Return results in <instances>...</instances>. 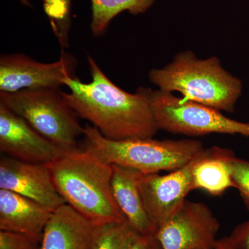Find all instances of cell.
I'll use <instances>...</instances> for the list:
<instances>
[{"mask_svg":"<svg viewBox=\"0 0 249 249\" xmlns=\"http://www.w3.org/2000/svg\"><path fill=\"white\" fill-rule=\"evenodd\" d=\"M91 81L75 76L64 80L70 90L64 99L78 117L89 121L106 138L114 141L152 138L159 130L152 114V90L141 88L137 92L124 91L103 73L88 55Z\"/></svg>","mask_w":249,"mask_h":249,"instance_id":"6da1fadb","label":"cell"},{"mask_svg":"<svg viewBox=\"0 0 249 249\" xmlns=\"http://www.w3.org/2000/svg\"><path fill=\"white\" fill-rule=\"evenodd\" d=\"M46 165L66 204L95 227L127 221L113 195L112 165L79 148Z\"/></svg>","mask_w":249,"mask_h":249,"instance_id":"7a4b0ae2","label":"cell"},{"mask_svg":"<svg viewBox=\"0 0 249 249\" xmlns=\"http://www.w3.org/2000/svg\"><path fill=\"white\" fill-rule=\"evenodd\" d=\"M152 83L165 92L178 91L185 100L232 112L242 83L226 71L216 57L201 60L191 52L178 53L163 69L150 71Z\"/></svg>","mask_w":249,"mask_h":249,"instance_id":"3957f363","label":"cell"},{"mask_svg":"<svg viewBox=\"0 0 249 249\" xmlns=\"http://www.w3.org/2000/svg\"><path fill=\"white\" fill-rule=\"evenodd\" d=\"M83 137L85 150L105 163L133 168L145 175L179 169L204 149L200 142L192 139L111 140L89 124L85 126Z\"/></svg>","mask_w":249,"mask_h":249,"instance_id":"277c9868","label":"cell"},{"mask_svg":"<svg viewBox=\"0 0 249 249\" xmlns=\"http://www.w3.org/2000/svg\"><path fill=\"white\" fill-rule=\"evenodd\" d=\"M0 105L27 121L36 132L62 152L77 150L83 134L76 111L62 96L60 89H27L1 92Z\"/></svg>","mask_w":249,"mask_h":249,"instance_id":"5b68a950","label":"cell"},{"mask_svg":"<svg viewBox=\"0 0 249 249\" xmlns=\"http://www.w3.org/2000/svg\"><path fill=\"white\" fill-rule=\"evenodd\" d=\"M152 114L159 129L174 134L200 136L217 133L249 137V123L229 119L209 106L174 96L161 90L152 91Z\"/></svg>","mask_w":249,"mask_h":249,"instance_id":"8992f818","label":"cell"},{"mask_svg":"<svg viewBox=\"0 0 249 249\" xmlns=\"http://www.w3.org/2000/svg\"><path fill=\"white\" fill-rule=\"evenodd\" d=\"M220 223L204 203L186 200L157 229L162 249H214Z\"/></svg>","mask_w":249,"mask_h":249,"instance_id":"52a82bcc","label":"cell"},{"mask_svg":"<svg viewBox=\"0 0 249 249\" xmlns=\"http://www.w3.org/2000/svg\"><path fill=\"white\" fill-rule=\"evenodd\" d=\"M76 60L62 51L58 61L42 63L23 54L1 55L0 90L13 93L27 89H60L67 77L74 76Z\"/></svg>","mask_w":249,"mask_h":249,"instance_id":"ba28073f","label":"cell"},{"mask_svg":"<svg viewBox=\"0 0 249 249\" xmlns=\"http://www.w3.org/2000/svg\"><path fill=\"white\" fill-rule=\"evenodd\" d=\"M194 159L167 175L140 174L138 183L142 201L157 229L178 212L188 193L193 191Z\"/></svg>","mask_w":249,"mask_h":249,"instance_id":"9c48e42d","label":"cell"},{"mask_svg":"<svg viewBox=\"0 0 249 249\" xmlns=\"http://www.w3.org/2000/svg\"><path fill=\"white\" fill-rule=\"evenodd\" d=\"M0 150L11 158L47 164L63 153L24 121L0 105Z\"/></svg>","mask_w":249,"mask_h":249,"instance_id":"30bf717a","label":"cell"},{"mask_svg":"<svg viewBox=\"0 0 249 249\" xmlns=\"http://www.w3.org/2000/svg\"><path fill=\"white\" fill-rule=\"evenodd\" d=\"M0 189L14 192L52 211L66 204L59 194L48 167L4 157L0 160Z\"/></svg>","mask_w":249,"mask_h":249,"instance_id":"8fae6325","label":"cell"},{"mask_svg":"<svg viewBox=\"0 0 249 249\" xmlns=\"http://www.w3.org/2000/svg\"><path fill=\"white\" fill-rule=\"evenodd\" d=\"M53 211L14 192L0 189V230L19 232L40 242Z\"/></svg>","mask_w":249,"mask_h":249,"instance_id":"7c38bea8","label":"cell"},{"mask_svg":"<svg viewBox=\"0 0 249 249\" xmlns=\"http://www.w3.org/2000/svg\"><path fill=\"white\" fill-rule=\"evenodd\" d=\"M96 227L67 204L55 210L44 230L40 249H91Z\"/></svg>","mask_w":249,"mask_h":249,"instance_id":"4fadbf2b","label":"cell"},{"mask_svg":"<svg viewBox=\"0 0 249 249\" xmlns=\"http://www.w3.org/2000/svg\"><path fill=\"white\" fill-rule=\"evenodd\" d=\"M111 165L113 195L129 225L141 235H155L158 229L147 213L139 188L142 173L127 167Z\"/></svg>","mask_w":249,"mask_h":249,"instance_id":"5bb4252c","label":"cell"},{"mask_svg":"<svg viewBox=\"0 0 249 249\" xmlns=\"http://www.w3.org/2000/svg\"><path fill=\"white\" fill-rule=\"evenodd\" d=\"M234 156L229 149L217 146L204 148L194 159L193 190H203L211 196H219L229 188H235L230 166Z\"/></svg>","mask_w":249,"mask_h":249,"instance_id":"9a60e30c","label":"cell"},{"mask_svg":"<svg viewBox=\"0 0 249 249\" xmlns=\"http://www.w3.org/2000/svg\"><path fill=\"white\" fill-rule=\"evenodd\" d=\"M155 0H91V29L93 34L100 36L107 29L109 23L123 11L132 15L145 12Z\"/></svg>","mask_w":249,"mask_h":249,"instance_id":"2e32d148","label":"cell"},{"mask_svg":"<svg viewBox=\"0 0 249 249\" xmlns=\"http://www.w3.org/2000/svg\"><path fill=\"white\" fill-rule=\"evenodd\" d=\"M135 233L127 221L96 227L91 249H126Z\"/></svg>","mask_w":249,"mask_h":249,"instance_id":"e0dca14e","label":"cell"},{"mask_svg":"<svg viewBox=\"0 0 249 249\" xmlns=\"http://www.w3.org/2000/svg\"><path fill=\"white\" fill-rule=\"evenodd\" d=\"M54 34L62 49L68 46L72 0H42Z\"/></svg>","mask_w":249,"mask_h":249,"instance_id":"ac0fdd59","label":"cell"},{"mask_svg":"<svg viewBox=\"0 0 249 249\" xmlns=\"http://www.w3.org/2000/svg\"><path fill=\"white\" fill-rule=\"evenodd\" d=\"M230 166L235 188L240 191V196L249 211V161L234 156L231 160Z\"/></svg>","mask_w":249,"mask_h":249,"instance_id":"d6986e66","label":"cell"},{"mask_svg":"<svg viewBox=\"0 0 249 249\" xmlns=\"http://www.w3.org/2000/svg\"><path fill=\"white\" fill-rule=\"evenodd\" d=\"M38 241L19 232L0 231V249H40Z\"/></svg>","mask_w":249,"mask_h":249,"instance_id":"ffe728a7","label":"cell"},{"mask_svg":"<svg viewBox=\"0 0 249 249\" xmlns=\"http://www.w3.org/2000/svg\"><path fill=\"white\" fill-rule=\"evenodd\" d=\"M228 238L234 249H249V220L235 227Z\"/></svg>","mask_w":249,"mask_h":249,"instance_id":"44dd1931","label":"cell"},{"mask_svg":"<svg viewBox=\"0 0 249 249\" xmlns=\"http://www.w3.org/2000/svg\"><path fill=\"white\" fill-rule=\"evenodd\" d=\"M126 249H162L155 235H141L136 232Z\"/></svg>","mask_w":249,"mask_h":249,"instance_id":"7402d4cb","label":"cell"},{"mask_svg":"<svg viewBox=\"0 0 249 249\" xmlns=\"http://www.w3.org/2000/svg\"><path fill=\"white\" fill-rule=\"evenodd\" d=\"M214 249H234L231 245L228 237H222L221 239H217L216 242Z\"/></svg>","mask_w":249,"mask_h":249,"instance_id":"603a6c76","label":"cell"},{"mask_svg":"<svg viewBox=\"0 0 249 249\" xmlns=\"http://www.w3.org/2000/svg\"><path fill=\"white\" fill-rule=\"evenodd\" d=\"M19 1H20L21 3L23 5H25V6H31V4L30 3V1H29V0H19Z\"/></svg>","mask_w":249,"mask_h":249,"instance_id":"cb8c5ba5","label":"cell"}]
</instances>
